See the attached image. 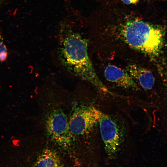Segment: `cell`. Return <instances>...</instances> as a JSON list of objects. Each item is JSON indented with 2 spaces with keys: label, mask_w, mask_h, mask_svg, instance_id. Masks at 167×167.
I'll list each match as a JSON object with an SVG mask.
<instances>
[{
  "label": "cell",
  "mask_w": 167,
  "mask_h": 167,
  "mask_svg": "<svg viewBox=\"0 0 167 167\" xmlns=\"http://www.w3.org/2000/svg\"><path fill=\"white\" fill-rule=\"evenodd\" d=\"M99 110L94 107H89L75 113L69 122L71 134L80 135L88 131L98 122Z\"/></svg>",
  "instance_id": "cell-5"
},
{
  "label": "cell",
  "mask_w": 167,
  "mask_h": 167,
  "mask_svg": "<svg viewBox=\"0 0 167 167\" xmlns=\"http://www.w3.org/2000/svg\"><path fill=\"white\" fill-rule=\"evenodd\" d=\"M126 70L133 78L144 89L149 90L154 83V77L148 70L135 64H129Z\"/></svg>",
  "instance_id": "cell-7"
},
{
  "label": "cell",
  "mask_w": 167,
  "mask_h": 167,
  "mask_svg": "<svg viewBox=\"0 0 167 167\" xmlns=\"http://www.w3.org/2000/svg\"><path fill=\"white\" fill-rule=\"evenodd\" d=\"M164 33L161 26L137 19L126 23L121 31L123 40L129 46L151 56L160 51Z\"/></svg>",
  "instance_id": "cell-2"
},
{
  "label": "cell",
  "mask_w": 167,
  "mask_h": 167,
  "mask_svg": "<svg viewBox=\"0 0 167 167\" xmlns=\"http://www.w3.org/2000/svg\"><path fill=\"white\" fill-rule=\"evenodd\" d=\"M59 35L58 57L63 66L69 73L89 82L98 90L112 94L95 71L88 55L87 40L75 32L66 22L61 24Z\"/></svg>",
  "instance_id": "cell-1"
},
{
  "label": "cell",
  "mask_w": 167,
  "mask_h": 167,
  "mask_svg": "<svg viewBox=\"0 0 167 167\" xmlns=\"http://www.w3.org/2000/svg\"><path fill=\"white\" fill-rule=\"evenodd\" d=\"M7 0H0V5Z\"/></svg>",
  "instance_id": "cell-11"
},
{
  "label": "cell",
  "mask_w": 167,
  "mask_h": 167,
  "mask_svg": "<svg viewBox=\"0 0 167 167\" xmlns=\"http://www.w3.org/2000/svg\"><path fill=\"white\" fill-rule=\"evenodd\" d=\"M123 3L127 4H135L139 2V0H121Z\"/></svg>",
  "instance_id": "cell-10"
},
{
  "label": "cell",
  "mask_w": 167,
  "mask_h": 167,
  "mask_svg": "<svg viewBox=\"0 0 167 167\" xmlns=\"http://www.w3.org/2000/svg\"><path fill=\"white\" fill-rule=\"evenodd\" d=\"M8 56V52L0 29V64L5 62Z\"/></svg>",
  "instance_id": "cell-9"
},
{
  "label": "cell",
  "mask_w": 167,
  "mask_h": 167,
  "mask_svg": "<svg viewBox=\"0 0 167 167\" xmlns=\"http://www.w3.org/2000/svg\"><path fill=\"white\" fill-rule=\"evenodd\" d=\"M34 167H62V165L58 154L52 150L46 149L37 157Z\"/></svg>",
  "instance_id": "cell-8"
},
{
  "label": "cell",
  "mask_w": 167,
  "mask_h": 167,
  "mask_svg": "<svg viewBox=\"0 0 167 167\" xmlns=\"http://www.w3.org/2000/svg\"><path fill=\"white\" fill-rule=\"evenodd\" d=\"M99 119L101 134L105 144L106 152L110 159L116 156L120 144L118 126L110 116L99 110Z\"/></svg>",
  "instance_id": "cell-4"
},
{
  "label": "cell",
  "mask_w": 167,
  "mask_h": 167,
  "mask_svg": "<svg viewBox=\"0 0 167 167\" xmlns=\"http://www.w3.org/2000/svg\"><path fill=\"white\" fill-rule=\"evenodd\" d=\"M46 127L50 137L59 145L66 146L70 143L71 133L69 122L61 110L54 109L49 113L46 120Z\"/></svg>",
  "instance_id": "cell-3"
},
{
  "label": "cell",
  "mask_w": 167,
  "mask_h": 167,
  "mask_svg": "<svg viewBox=\"0 0 167 167\" xmlns=\"http://www.w3.org/2000/svg\"><path fill=\"white\" fill-rule=\"evenodd\" d=\"M104 75L106 79L123 88L138 90V86L126 70L116 66L109 64L106 67Z\"/></svg>",
  "instance_id": "cell-6"
}]
</instances>
